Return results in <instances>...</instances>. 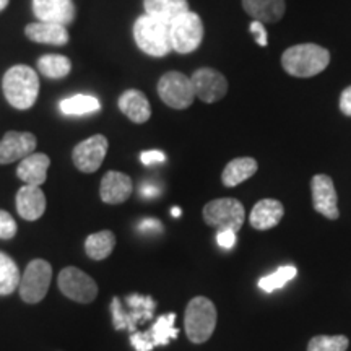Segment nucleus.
<instances>
[{"label": "nucleus", "instance_id": "nucleus-1", "mask_svg": "<svg viewBox=\"0 0 351 351\" xmlns=\"http://www.w3.org/2000/svg\"><path fill=\"white\" fill-rule=\"evenodd\" d=\"M330 64V52L317 44H296L282 56V67L296 78H311L324 72Z\"/></svg>", "mask_w": 351, "mask_h": 351}, {"label": "nucleus", "instance_id": "nucleus-20", "mask_svg": "<svg viewBox=\"0 0 351 351\" xmlns=\"http://www.w3.org/2000/svg\"><path fill=\"white\" fill-rule=\"evenodd\" d=\"M49 166L51 160L46 153H32L21 160L19 168H16V176H19L20 181L28 184V186L41 187L46 182Z\"/></svg>", "mask_w": 351, "mask_h": 351}, {"label": "nucleus", "instance_id": "nucleus-32", "mask_svg": "<svg viewBox=\"0 0 351 351\" xmlns=\"http://www.w3.org/2000/svg\"><path fill=\"white\" fill-rule=\"evenodd\" d=\"M249 32H251L254 39H256V43H257L261 47H265L267 44H269V34H267L265 25L261 23V21L254 20L252 23L249 25Z\"/></svg>", "mask_w": 351, "mask_h": 351}, {"label": "nucleus", "instance_id": "nucleus-22", "mask_svg": "<svg viewBox=\"0 0 351 351\" xmlns=\"http://www.w3.org/2000/svg\"><path fill=\"white\" fill-rule=\"evenodd\" d=\"M25 34L29 41L39 44L65 46L69 43V32L64 25L36 21V23H29L26 26Z\"/></svg>", "mask_w": 351, "mask_h": 351}, {"label": "nucleus", "instance_id": "nucleus-13", "mask_svg": "<svg viewBox=\"0 0 351 351\" xmlns=\"http://www.w3.org/2000/svg\"><path fill=\"white\" fill-rule=\"evenodd\" d=\"M176 314L161 315L150 330L137 332L130 337V343L137 351H152L161 345H168L171 339L178 337V330L174 327Z\"/></svg>", "mask_w": 351, "mask_h": 351}, {"label": "nucleus", "instance_id": "nucleus-23", "mask_svg": "<svg viewBox=\"0 0 351 351\" xmlns=\"http://www.w3.org/2000/svg\"><path fill=\"white\" fill-rule=\"evenodd\" d=\"M258 163L251 156L234 158L225 166L221 173V182L225 187H236L257 173Z\"/></svg>", "mask_w": 351, "mask_h": 351}, {"label": "nucleus", "instance_id": "nucleus-4", "mask_svg": "<svg viewBox=\"0 0 351 351\" xmlns=\"http://www.w3.org/2000/svg\"><path fill=\"white\" fill-rule=\"evenodd\" d=\"M134 39L138 49L152 57H165L173 51L169 23L153 19L147 13L135 20Z\"/></svg>", "mask_w": 351, "mask_h": 351}, {"label": "nucleus", "instance_id": "nucleus-26", "mask_svg": "<svg viewBox=\"0 0 351 351\" xmlns=\"http://www.w3.org/2000/svg\"><path fill=\"white\" fill-rule=\"evenodd\" d=\"M99 109L98 98L91 95H75L60 101V111L65 116H85V114L98 112Z\"/></svg>", "mask_w": 351, "mask_h": 351}, {"label": "nucleus", "instance_id": "nucleus-21", "mask_svg": "<svg viewBox=\"0 0 351 351\" xmlns=\"http://www.w3.org/2000/svg\"><path fill=\"white\" fill-rule=\"evenodd\" d=\"M244 12L261 23H276L283 19L287 3L285 0H243Z\"/></svg>", "mask_w": 351, "mask_h": 351}, {"label": "nucleus", "instance_id": "nucleus-29", "mask_svg": "<svg viewBox=\"0 0 351 351\" xmlns=\"http://www.w3.org/2000/svg\"><path fill=\"white\" fill-rule=\"evenodd\" d=\"M350 346L345 335H315L307 343V351H346Z\"/></svg>", "mask_w": 351, "mask_h": 351}, {"label": "nucleus", "instance_id": "nucleus-3", "mask_svg": "<svg viewBox=\"0 0 351 351\" xmlns=\"http://www.w3.org/2000/svg\"><path fill=\"white\" fill-rule=\"evenodd\" d=\"M217 306L212 300L205 296L192 298L184 314V330L187 339L195 345L208 341L217 328Z\"/></svg>", "mask_w": 351, "mask_h": 351}, {"label": "nucleus", "instance_id": "nucleus-28", "mask_svg": "<svg viewBox=\"0 0 351 351\" xmlns=\"http://www.w3.org/2000/svg\"><path fill=\"white\" fill-rule=\"evenodd\" d=\"M38 70L47 78H64L72 70V62L65 56L47 54L38 59Z\"/></svg>", "mask_w": 351, "mask_h": 351}, {"label": "nucleus", "instance_id": "nucleus-17", "mask_svg": "<svg viewBox=\"0 0 351 351\" xmlns=\"http://www.w3.org/2000/svg\"><path fill=\"white\" fill-rule=\"evenodd\" d=\"M16 212L26 221H36L46 212V195L38 186H28L25 184L23 187L16 192Z\"/></svg>", "mask_w": 351, "mask_h": 351}, {"label": "nucleus", "instance_id": "nucleus-11", "mask_svg": "<svg viewBox=\"0 0 351 351\" xmlns=\"http://www.w3.org/2000/svg\"><path fill=\"white\" fill-rule=\"evenodd\" d=\"M194 93L199 99L207 104H213L225 98L228 93V80L223 73L210 67H202L195 70L194 75L191 77Z\"/></svg>", "mask_w": 351, "mask_h": 351}, {"label": "nucleus", "instance_id": "nucleus-14", "mask_svg": "<svg viewBox=\"0 0 351 351\" xmlns=\"http://www.w3.org/2000/svg\"><path fill=\"white\" fill-rule=\"evenodd\" d=\"M38 140L32 132L10 130L0 140V165H10L23 160L36 150Z\"/></svg>", "mask_w": 351, "mask_h": 351}, {"label": "nucleus", "instance_id": "nucleus-25", "mask_svg": "<svg viewBox=\"0 0 351 351\" xmlns=\"http://www.w3.org/2000/svg\"><path fill=\"white\" fill-rule=\"evenodd\" d=\"M114 247H116V234L109 230L93 232L85 241V252L91 261H104L111 256Z\"/></svg>", "mask_w": 351, "mask_h": 351}, {"label": "nucleus", "instance_id": "nucleus-38", "mask_svg": "<svg viewBox=\"0 0 351 351\" xmlns=\"http://www.w3.org/2000/svg\"><path fill=\"white\" fill-rule=\"evenodd\" d=\"M171 215H173V217H176V218H178V217H181V215H182L181 208H179V207H174L173 210H171Z\"/></svg>", "mask_w": 351, "mask_h": 351}, {"label": "nucleus", "instance_id": "nucleus-27", "mask_svg": "<svg viewBox=\"0 0 351 351\" xmlns=\"http://www.w3.org/2000/svg\"><path fill=\"white\" fill-rule=\"evenodd\" d=\"M21 274L15 261L0 252V296H8L20 287Z\"/></svg>", "mask_w": 351, "mask_h": 351}, {"label": "nucleus", "instance_id": "nucleus-33", "mask_svg": "<svg viewBox=\"0 0 351 351\" xmlns=\"http://www.w3.org/2000/svg\"><path fill=\"white\" fill-rule=\"evenodd\" d=\"M140 161H142L145 166H152V165H158V163H165L166 156H165V153H161L158 150H150V152H143L142 155H140Z\"/></svg>", "mask_w": 351, "mask_h": 351}, {"label": "nucleus", "instance_id": "nucleus-35", "mask_svg": "<svg viewBox=\"0 0 351 351\" xmlns=\"http://www.w3.org/2000/svg\"><path fill=\"white\" fill-rule=\"evenodd\" d=\"M218 244L225 249H231L236 244V232L232 231H221L218 232Z\"/></svg>", "mask_w": 351, "mask_h": 351}, {"label": "nucleus", "instance_id": "nucleus-31", "mask_svg": "<svg viewBox=\"0 0 351 351\" xmlns=\"http://www.w3.org/2000/svg\"><path fill=\"white\" fill-rule=\"evenodd\" d=\"M16 234V221L5 210H0V239H13Z\"/></svg>", "mask_w": 351, "mask_h": 351}, {"label": "nucleus", "instance_id": "nucleus-36", "mask_svg": "<svg viewBox=\"0 0 351 351\" xmlns=\"http://www.w3.org/2000/svg\"><path fill=\"white\" fill-rule=\"evenodd\" d=\"M158 194H160V191H158V187L155 186V184H150V182H145L140 186V195L142 197H156Z\"/></svg>", "mask_w": 351, "mask_h": 351}, {"label": "nucleus", "instance_id": "nucleus-34", "mask_svg": "<svg viewBox=\"0 0 351 351\" xmlns=\"http://www.w3.org/2000/svg\"><path fill=\"white\" fill-rule=\"evenodd\" d=\"M340 111L345 114V116L351 117V86L345 88L340 95V101H339Z\"/></svg>", "mask_w": 351, "mask_h": 351}, {"label": "nucleus", "instance_id": "nucleus-5", "mask_svg": "<svg viewBox=\"0 0 351 351\" xmlns=\"http://www.w3.org/2000/svg\"><path fill=\"white\" fill-rule=\"evenodd\" d=\"M204 221L218 232L232 231L238 234L245 221L244 205L238 199H217L204 207Z\"/></svg>", "mask_w": 351, "mask_h": 351}, {"label": "nucleus", "instance_id": "nucleus-16", "mask_svg": "<svg viewBox=\"0 0 351 351\" xmlns=\"http://www.w3.org/2000/svg\"><path fill=\"white\" fill-rule=\"evenodd\" d=\"M134 184L129 176L121 173V171H109L101 179L99 186V197L104 204L119 205L124 204L125 200L130 199Z\"/></svg>", "mask_w": 351, "mask_h": 351}, {"label": "nucleus", "instance_id": "nucleus-30", "mask_svg": "<svg viewBox=\"0 0 351 351\" xmlns=\"http://www.w3.org/2000/svg\"><path fill=\"white\" fill-rule=\"evenodd\" d=\"M296 274H298V270L295 269V267H289V265L288 267H280V269L276 270L275 274L261 278V282H258V287H261L263 291L271 293L274 289L282 288L285 283H288L289 280L295 278Z\"/></svg>", "mask_w": 351, "mask_h": 351}, {"label": "nucleus", "instance_id": "nucleus-10", "mask_svg": "<svg viewBox=\"0 0 351 351\" xmlns=\"http://www.w3.org/2000/svg\"><path fill=\"white\" fill-rule=\"evenodd\" d=\"M108 147V138L101 134L83 140L72 152L73 165L82 173H96L101 168V165H103L104 158H106Z\"/></svg>", "mask_w": 351, "mask_h": 351}, {"label": "nucleus", "instance_id": "nucleus-15", "mask_svg": "<svg viewBox=\"0 0 351 351\" xmlns=\"http://www.w3.org/2000/svg\"><path fill=\"white\" fill-rule=\"evenodd\" d=\"M33 13L38 21L67 26L75 20L77 8L73 0H33Z\"/></svg>", "mask_w": 351, "mask_h": 351}, {"label": "nucleus", "instance_id": "nucleus-7", "mask_svg": "<svg viewBox=\"0 0 351 351\" xmlns=\"http://www.w3.org/2000/svg\"><path fill=\"white\" fill-rule=\"evenodd\" d=\"M52 280V267L44 258H34L26 265L20 280V296L26 304H38L46 298Z\"/></svg>", "mask_w": 351, "mask_h": 351}, {"label": "nucleus", "instance_id": "nucleus-2", "mask_svg": "<svg viewBox=\"0 0 351 351\" xmlns=\"http://www.w3.org/2000/svg\"><path fill=\"white\" fill-rule=\"evenodd\" d=\"M3 96L15 109L25 111L36 103L39 96V77L28 65H13L2 80Z\"/></svg>", "mask_w": 351, "mask_h": 351}, {"label": "nucleus", "instance_id": "nucleus-18", "mask_svg": "<svg viewBox=\"0 0 351 351\" xmlns=\"http://www.w3.org/2000/svg\"><path fill=\"white\" fill-rule=\"evenodd\" d=\"M285 217V207L280 200L263 199L254 205L251 215H249V223L254 230L267 231L271 228L278 226Z\"/></svg>", "mask_w": 351, "mask_h": 351}, {"label": "nucleus", "instance_id": "nucleus-37", "mask_svg": "<svg viewBox=\"0 0 351 351\" xmlns=\"http://www.w3.org/2000/svg\"><path fill=\"white\" fill-rule=\"evenodd\" d=\"M140 230L142 231H153V230H158V231H161V225H160V221H158V219H145V221H142L140 223Z\"/></svg>", "mask_w": 351, "mask_h": 351}, {"label": "nucleus", "instance_id": "nucleus-19", "mask_svg": "<svg viewBox=\"0 0 351 351\" xmlns=\"http://www.w3.org/2000/svg\"><path fill=\"white\" fill-rule=\"evenodd\" d=\"M121 112L124 114L127 119H130L135 124H145L152 116V106L150 101L145 96L142 91L138 90H125L124 93L119 96Z\"/></svg>", "mask_w": 351, "mask_h": 351}, {"label": "nucleus", "instance_id": "nucleus-12", "mask_svg": "<svg viewBox=\"0 0 351 351\" xmlns=\"http://www.w3.org/2000/svg\"><path fill=\"white\" fill-rule=\"evenodd\" d=\"M311 194H313V207L317 213L327 219H339V195L330 176L317 174L311 179Z\"/></svg>", "mask_w": 351, "mask_h": 351}, {"label": "nucleus", "instance_id": "nucleus-9", "mask_svg": "<svg viewBox=\"0 0 351 351\" xmlns=\"http://www.w3.org/2000/svg\"><path fill=\"white\" fill-rule=\"evenodd\" d=\"M57 283L64 296L80 304H90L98 296V285L95 280L77 267H67L60 271Z\"/></svg>", "mask_w": 351, "mask_h": 351}, {"label": "nucleus", "instance_id": "nucleus-24", "mask_svg": "<svg viewBox=\"0 0 351 351\" xmlns=\"http://www.w3.org/2000/svg\"><path fill=\"white\" fill-rule=\"evenodd\" d=\"M143 8L147 15L153 19L171 23L174 19L189 12L187 0H143Z\"/></svg>", "mask_w": 351, "mask_h": 351}, {"label": "nucleus", "instance_id": "nucleus-39", "mask_svg": "<svg viewBox=\"0 0 351 351\" xmlns=\"http://www.w3.org/2000/svg\"><path fill=\"white\" fill-rule=\"evenodd\" d=\"M8 2H10V0H0V12L5 10L7 5H8Z\"/></svg>", "mask_w": 351, "mask_h": 351}, {"label": "nucleus", "instance_id": "nucleus-8", "mask_svg": "<svg viewBox=\"0 0 351 351\" xmlns=\"http://www.w3.org/2000/svg\"><path fill=\"white\" fill-rule=\"evenodd\" d=\"M156 90L161 101L173 109H187L195 98L191 77L181 72L165 73L158 82Z\"/></svg>", "mask_w": 351, "mask_h": 351}, {"label": "nucleus", "instance_id": "nucleus-6", "mask_svg": "<svg viewBox=\"0 0 351 351\" xmlns=\"http://www.w3.org/2000/svg\"><path fill=\"white\" fill-rule=\"evenodd\" d=\"M204 23L195 12H186L169 23L171 46L179 54H191L204 41Z\"/></svg>", "mask_w": 351, "mask_h": 351}]
</instances>
